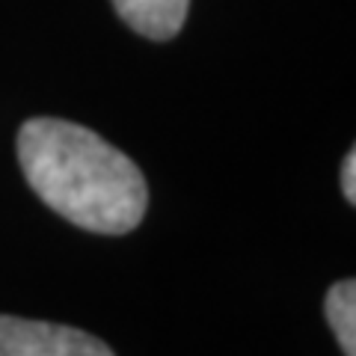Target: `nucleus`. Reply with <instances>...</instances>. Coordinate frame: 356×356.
I'll return each mask as SVG.
<instances>
[{
	"label": "nucleus",
	"mask_w": 356,
	"mask_h": 356,
	"mask_svg": "<svg viewBox=\"0 0 356 356\" xmlns=\"http://www.w3.org/2000/svg\"><path fill=\"white\" fill-rule=\"evenodd\" d=\"M18 163L33 193L86 232L128 235L146 217L149 187L140 166L83 125L51 116L24 122Z\"/></svg>",
	"instance_id": "f257e3e1"
},
{
	"label": "nucleus",
	"mask_w": 356,
	"mask_h": 356,
	"mask_svg": "<svg viewBox=\"0 0 356 356\" xmlns=\"http://www.w3.org/2000/svg\"><path fill=\"white\" fill-rule=\"evenodd\" d=\"M0 356H113V350L77 327L0 315Z\"/></svg>",
	"instance_id": "f03ea898"
},
{
	"label": "nucleus",
	"mask_w": 356,
	"mask_h": 356,
	"mask_svg": "<svg viewBox=\"0 0 356 356\" xmlns=\"http://www.w3.org/2000/svg\"><path fill=\"white\" fill-rule=\"evenodd\" d=\"M119 18L146 39L166 42L184 27L191 0H113Z\"/></svg>",
	"instance_id": "7ed1b4c3"
},
{
	"label": "nucleus",
	"mask_w": 356,
	"mask_h": 356,
	"mask_svg": "<svg viewBox=\"0 0 356 356\" xmlns=\"http://www.w3.org/2000/svg\"><path fill=\"white\" fill-rule=\"evenodd\" d=\"M327 321L344 356H356V282L341 280L327 291Z\"/></svg>",
	"instance_id": "20e7f679"
},
{
	"label": "nucleus",
	"mask_w": 356,
	"mask_h": 356,
	"mask_svg": "<svg viewBox=\"0 0 356 356\" xmlns=\"http://www.w3.org/2000/svg\"><path fill=\"white\" fill-rule=\"evenodd\" d=\"M341 193L350 205H356V152H348L341 163Z\"/></svg>",
	"instance_id": "39448f33"
}]
</instances>
